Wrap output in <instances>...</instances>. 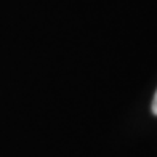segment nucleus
<instances>
[{
  "label": "nucleus",
  "mask_w": 157,
  "mask_h": 157,
  "mask_svg": "<svg viewBox=\"0 0 157 157\" xmlns=\"http://www.w3.org/2000/svg\"><path fill=\"white\" fill-rule=\"evenodd\" d=\"M151 111L154 116H157V91H155V95H154V99H152V104H151Z\"/></svg>",
  "instance_id": "f257e3e1"
}]
</instances>
